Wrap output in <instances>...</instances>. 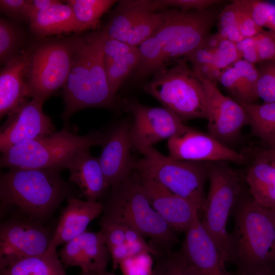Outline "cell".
Wrapping results in <instances>:
<instances>
[{"label":"cell","mask_w":275,"mask_h":275,"mask_svg":"<svg viewBox=\"0 0 275 275\" xmlns=\"http://www.w3.org/2000/svg\"><path fill=\"white\" fill-rule=\"evenodd\" d=\"M249 152L254 158H261L275 164V148H270L266 149L251 148Z\"/></svg>","instance_id":"46"},{"label":"cell","mask_w":275,"mask_h":275,"mask_svg":"<svg viewBox=\"0 0 275 275\" xmlns=\"http://www.w3.org/2000/svg\"><path fill=\"white\" fill-rule=\"evenodd\" d=\"M29 29L38 39L54 35L79 33L71 6L63 2L33 14L29 18Z\"/></svg>","instance_id":"24"},{"label":"cell","mask_w":275,"mask_h":275,"mask_svg":"<svg viewBox=\"0 0 275 275\" xmlns=\"http://www.w3.org/2000/svg\"><path fill=\"white\" fill-rule=\"evenodd\" d=\"M25 30L17 22L1 17L0 63L4 65L18 56L28 45Z\"/></svg>","instance_id":"30"},{"label":"cell","mask_w":275,"mask_h":275,"mask_svg":"<svg viewBox=\"0 0 275 275\" xmlns=\"http://www.w3.org/2000/svg\"><path fill=\"white\" fill-rule=\"evenodd\" d=\"M198 77L206 94L209 134L228 146L249 124L246 113L240 103L223 94L216 82Z\"/></svg>","instance_id":"13"},{"label":"cell","mask_w":275,"mask_h":275,"mask_svg":"<svg viewBox=\"0 0 275 275\" xmlns=\"http://www.w3.org/2000/svg\"><path fill=\"white\" fill-rule=\"evenodd\" d=\"M61 170L10 168L1 173V211L14 206L37 222L50 216L62 201L71 196Z\"/></svg>","instance_id":"4"},{"label":"cell","mask_w":275,"mask_h":275,"mask_svg":"<svg viewBox=\"0 0 275 275\" xmlns=\"http://www.w3.org/2000/svg\"><path fill=\"white\" fill-rule=\"evenodd\" d=\"M232 2L237 11L238 29L244 38L253 37L264 30L255 22L242 0Z\"/></svg>","instance_id":"39"},{"label":"cell","mask_w":275,"mask_h":275,"mask_svg":"<svg viewBox=\"0 0 275 275\" xmlns=\"http://www.w3.org/2000/svg\"><path fill=\"white\" fill-rule=\"evenodd\" d=\"M80 275H99V274H95V273H84V272H81Z\"/></svg>","instance_id":"49"},{"label":"cell","mask_w":275,"mask_h":275,"mask_svg":"<svg viewBox=\"0 0 275 275\" xmlns=\"http://www.w3.org/2000/svg\"><path fill=\"white\" fill-rule=\"evenodd\" d=\"M168 253V258L164 264L165 275H200L178 252Z\"/></svg>","instance_id":"41"},{"label":"cell","mask_w":275,"mask_h":275,"mask_svg":"<svg viewBox=\"0 0 275 275\" xmlns=\"http://www.w3.org/2000/svg\"><path fill=\"white\" fill-rule=\"evenodd\" d=\"M38 222L31 219H11L1 224V270L20 259L47 252L52 235Z\"/></svg>","instance_id":"11"},{"label":"cell","mask_w":275,"mask_h":275,"mask_svg":"<svg viewBox=\"0 0 275 275\" xmlns=\"http://www.w3.org/2000/svg\"><path fill=\"white\" fill-rule=\"evenodd\" d=\"M76 34L41 38L28 47L26 83L29 97L43 103L63 88L68 77Z\"/></svg>","instance_id":"9"},{"label":"cell","mask_w":275,"mask_h":275,"mask_svg":"<svg viewBox=\"0 0 275 275\" xmlns=\"http://www.w3.org/2000/svg\"><path fill=\"white\" fill-rule=\"evenodd\" d=\"M138 151L143 157L135 161L133 170L139 175L154 180L174 194L191 202L199 211L204 212L207 201L204 186L210 164L173 159L153 146Z\"/></svg>","instance_id":"7"},{"label":"cell","mask_w":275,"mask_h":275,"mask_svg":"<svg viewBox=\"0 0 275 275\" xmlns=\"http://www.w3.org/2000/svg\"><path fill=\"white\" fill-rule=\"evenodd\" d=\"M80 34L76 35L70 71L63 87L65 123L80 109L109 108L115 101L105 69V34L102 30Z\"/></svg>","instance_id":"2"},{"label":"cell","mask_w":275,"mask_h":275,"mask_svg":"<svg viewBox=\"0 0 275 275\" xmlns=\"http://www.w3.org/2000/svg\"><path fill=\"white\" fill-rule=\"evenodd\" d=\"M28 47L1 69V118L8 115L29 97L26 83Z\"/></svg>","instance_id":"22"},{"label":"cell","mask_w":275,"mask_h":275,"mask_svg":"<svg viewBox=\"0 0 275 275\" xmlns=\"http://www.w3.org/2000/svg\"><path fill=\"white\" fill-rule=\"evenodd\" d=\"M126 108L133 117L130 134L132 147L138 150L169 139L190 128L164 107L148 106L131 100L127 102Z\"/></svg>","instance_id":"12"},{"label":"cell","mask_w":275,"mask_h":275,"mask_svg":"<svg viewBox=\"0 0 275 275\" xmlns=\"http://www.w3.org/2000/svg\"><path fill=\"white\" fill-rule=\"evenodd\" d=\"M163 17V10L147 13L130 31L125 42L131 46L139 47L155 32L161 25Z\"/></svg>","instance_id":"32"},{"label":"cell","mask_w":275,"mask_h":275,"mask_svg":"<svg viewBox=\"0 0 275 275\" xmlns=\"http://www.w3.org/2000/svg\"><path fill=\"white\" fill-rule=\"evenodd\" d=\"M235 45L240 59L255 65L259 63L254 37L244 38Z\"/></svg>","instance_id":"44"},{"label":"cell","mask_w":275,"mask_h":275,"mask_svg":"<svg viewBox=\"0 0 275 275\" xmlns=\"http://www.w3.org/2000/svg\"><path fill=\"white\" fill-rule=\"evenodd\" d=\"M208 178L209 190L201 224L225 263L228 261L230 236L227 225L240 195V178L235 171L222 162L210 164Z\"/></svg>","instance_id":"10"},{"label":"cell","mask_w":275,"mask_h":275,"mask_svg":"<svg viewBox=\"0 0 275 275\" xmlns=\"http://www.w3.org/2000/svg\"><path fill=\"white\" fill-rule=\"evenodd\" d=\"M130 128V125L122 124L105 135L101 153L98 157L112 188L122 183L133 170L135 160L130 152L133 147Z\"/></svg>","instance_id":"18"},{"label":"cell","mask_w":275,"mask_h":275,"mask_svg":"<svg viewBox=\"0 0 275 275\" xmlns=\"http://www.w3.org/2000/svg\"><path fill=\"white\" fill-rule=\"evenodd\" d=\"M105 138L100 131L79 135L64 127L48 135L16 144L2 153L1 167L62 170L80 151L102 146Z\"/></svg>","instance_id":"6"},{"label":"cell","mask_w":275,"mask_h":275,"mask_svg":"<svg viewBox=\"0 0 275 275\" xmlns=\"http://www.w3.org/2000/svg\"><path fill=\"white\" fill-rule=\"evenodd\" d=\"M0 275H67L57 251L20 259L1 270Z\"/></svg>","instance_id":"27"},{"label":"cell","mask_w":275,"mask_h":275,"mask_svg":"<svg viewBox=\"0 0 275 275\" xmlns=\"http://www.w3.org/2000/svg\"><path fill=\"white\" fill-rule=\"evenodd\" d=\"M43 103L27 99L8 114L0 131V150L48 135L56 131L50 118L42 110Z\"/></svg>","instance_id":"14"},{"label":"cell","mask_w":275,"mask_h":275,"mask_svg":"<svg viewBox=\"0 0 275 275\" xmlns=\"http://www.w3.org/2000/svg\"><path fill=\"white\" fill-rule=\"evenodd\" d=\"M256 65L239 59L225 69L218 80L239 103H253L257 98Z\"/></svg>","instance_id":"26"},{"label":"cell","mask_w":275,"mask_h":275,"mask_svg":"<svg viewBox=\"0 0 275 275\" xmlns=\"http://www.w3.org/2000/svg\"><path fill=\"white\" fill-rule=\"evenodd\" d=\"M219 0H155L158 11L176 9L184 12L190 11H204L220 3Z\"/></svg>","instance_id":"38"},{"label":"cell","mask_w":275,"mask_h":275,"mask_svg":"<svg viewBox=\"0 0 275 275\" xmlns=\"http://www.w3.org/2000/svg\"><path fill=\"white\" fill-rule=\"evenodd\" d=\"M71 7L79 33L97 30L103 15L118 1L115 0H68Z\"/></svg>","instance_id":"29"},{"label":"cell","mask_w":275,"mask_h":275,"mask_svg":"<svg viewBox=\"0 0 275 275\" xmlns=\"http://www.w3.org/2000/svg\"><path fill=\"white\" fill-rule=\"evenodd\" d=\"M58 255L66 267L78 266L81 272L99 275L106 271L111 257L100 230L85 231L64 244Z\"/></svg>","instance_id":"17"},{"label":"cell","mask_w":275,"mask_h":275,"mask_svg":"<svg viewBox=\"0 0 275 275\" xmlns=\"http://www.w3.org/2000/svg\"><path fill=\"white\" fill-rule=\"evenodd\" d=\"M62 2L59 0H30L29 6V18L33 14L47 9Z\"/></svg>","instance_id":"45"},{"label":"cell","mask_w":275,"mask_h":275,"mask_svg":"<svg viewBox=\"0 0 275 275\" xmlns=\"http://www.w3.org/2000/svg\"><path fill=\"white\" fill-rule=\"evenodd\" d=\"M216 34L235 44L244 38L238 29L237 11L233 2L226 6L219 14Z\"/></svg>","instance_id":"34"},{"label":"cell","mask_w":275,"mask_h":275,"mask_svg":"<svg viewBox=\"0 0 275 275\" xmlns=\"http://www.w3.org/2000/svg\"><path fill=\"white\" fill-rule=\"evenodd\" d=\"M236 275H275V268L265 269L247 274Z\"/></svg>","instance_id":"47"},{"label":"cell","mask_w":275,"mask_h":275,"mask_svg":"<svg viewBox=\"0 0 275 275\" xmlns=\"http://www.w3.org/2000/svg\"><path fill=\"white\" fill-rule=\"evenodd\" d=\"M169 156L192 161H231L242 164L247 157L223 144L209 134L190 127L185 132L168 139Z\"/></svg>","instance_id":"15"},{"label":"cell","mask_w":275,"mask_h":275,"mask_svg":"<svg viewBox=\"0 0 275 275\" xmlns=\"http://www.w3.org/2000/svg\"><path fill=\"white\" fill-rule=\"evenodd\" d=\"M246 180L248 183H259L275 185V164L261 158H255L249 168Z\"/></svg>","instance_id":"36"},{"label":"cell","mask_w":275,"mask_h":275,"mask_svg":"<svg viewBox=\"0 0 275 275\" xmlns=\"http://www.w3.org/2000/svg\"><path fill=\"white\" fill-rule=\"evenodd\" d=\"M253 199L261 206L271 210L275 209V185L249 184Z\"/></svg>","instance_id":"43"},{"label":"cell","mask_w":275,"mask_h":275,"mask_svg":"<svg viewBox=\"0 0 275 275\" xmlns=\"http://www.w3.org/2000/svg\"><path fill=\"white\" fill-rule=\"evenodd\" d=\"M244 108L252 133L270 148L275 147V102L239 103Z\"/></svg>","instance_id":"28"},{"label":"cell","mask_w":275,"mask_h":275,"mask_svg":"<svg viewBox=\"0 0 275 275\" xmlns=\"http://www.w3.org/2000/svg\"><path fill=\"white\" fill-rule=\"evenodd\" d=\"M139 176L150 204L173 230L184 232L199 217V210L191 202L151 178Z\"/></svg>","instance_id":"16"},{"label":"cell","mask_w":275,"mask_h":275,"mask_svg":"<svg viewBox=\"0 0 275 275\" xmlns=\"http://www.w3.org/2000/svg\"><path fill=\"white\" fill-rule=\"evenodd\" d=\"M273 210V211H274V212L275 213V209H274V210Z\"/></svg>","instance_id":"50"},{"label":"cell","mask_w":275,"mask_h":275,"mask_svg":"<svg viewBox=\"0 0 275 275\" xmlns=\"http://www.w3.org/2000/svg\"><path fill=\"white\" fill-rule=\"evenodd\" d=\"M103 205L99 223H113L132 228L161 245L166 253L178 242L174 230L153 209L143 190L136 172L118 186Z\"/></svg>","instance_id":"5"},{"label":"cell","mask_w":275,"mask_h":275,"mask_svg":"<svg viewBox=\"0 0 275 275\" xmlns=\"http://www.w3.org/2000/svg\"><path fill=\"white\" fill-rule=\"evenodd\" d=\"M179 252L200 275H229L219 251L199 217L184 232Z\"/></svg>","instance_id":"19"},{"label":"cell","mask_w":275,"mask_h":275,"mask_svg":"<svg viewBox=\"0 0 275 275\" xmlns=\"http://www.w3.org/2000/svg\"><path fill=\"white\" fill-rule=\"evenodd\" d=\"M273 148H275V147H273Z\"/></svg>","instance_id":"51"},{"label":"cell","mask_w":275,"mask_h":275,"mask_svg":"<svg viewBox=\"0 0 275 275\" xmlns=\"http://www.w3.org/2000/svg\"><path fill=\"white\" fill-rule=\"evenodd\" d=\"M107 79L112 94L116 95L125 79L135 70L140 61L138 47L131 51L120 55L104 56Z\"/></svg>","instance_id":"31"},{"label":"cell","mask_w":275,"mask_h":275,"mask_svg":"<svg viewBox=\"0 0 275 275\" xmlns=\"http://www.w3.org/2000/svg\"><path fill=\"white\" fill-rule=\"evenodd\" d=\"M65 168L70 172L69 180L79 186L87 201L97 202L110 187L98 158L89 149L77 153Z\"/></svg>","instance_id":"23"},{"label":"cell","mask_w":275,"mask_h":275,"mask_svg":"<svg viewBox=\"0 0 275 275\" xmlns=\"http://www.w3.org/2000/svg\"><path fill=\"white\" fill-rule=\"evenodd\" d=\"M103 211V205L98 201H84L69 197L67 205L60 214L47 252H56L59 245L66 243L86 231L90 223Z\"/></svg>","instance_id":"21"},{"label":"cell","mask_w":275,"mask_h":275,"mask_svg":"<svg viewBox=\"0 0 275 275\" xmlns=\"http://www.w3.org/2000/svg\"><path fill=\"white\" fill-rule=\"evenodd\" d=\"M254 39L259 63L275 61V32L264 30Z\"/></svg>","instance_id":"42"},{"label":"cell","mask_w":275,"mask_h":275,"mask_svg":"<svg viewBox=\"0 0 275 275\" xmlns=\"http://www.w3.org/2000/svg\"><path fill=\"white\" fill-rule=\"evenodd\" d=\"M234 227L230 233L228 261L237 274L275 268V213L253 198L236 204Z\"/></svg>","instance_id":"3"},{"label":"cell","mask_w":275,"mask_h":275,"mask_svg":"<svg viewBox=\"0 0 275 275\" xmlns=\"http://www.w3.org/2000/svg\"><path fill=\"white\" fill-rule=\"evenodd\" d=\"M30 0H1V12L16 22H29Z\"/></svg>","instance_id":"40"},{"label":"cell","mask_w":275,"mask_h":275,"mask_svg":"<svg viewBox=\"0 0 275 275\" xmlns=\"http://www.w3.org/2000/svg\"><path fill=\"white\" fill-rule=\"evenodd\" d=\"M162 10L161 25L138 47L140 61L134 70L136 78L154 74L172 62L187 58L210 35L218 18L210 9L187 12L176 9Z\"/></svg>","instance_id":"1"},{"label":"cell","mask_w":275,"mask_h":275,"mask_svg":"<svg viewBox=\"0 0 275 275\" xmlns=\"http://www.w3.org/2000/svg\"><path fill=\"white\" fill-rule=\"evenodd\" d=\"M154 272L155 273L154 274V275H165L164 265L163 267L161 268L159 270L156 271V272L154 271ZM100 275H116V274L113 272H109L106 271L104 273Z\"/></svg>","instance_id":"48"},{"label":"cell","mask_w":275,"mask_h":275,"mask_svg":"<svg viewBox=\"0 0 275 275\" xmlns=\"http://www.w3.org/2000/svg\"><path fill=\"white\" fill-rule=\"evenodd\" d=\"M257 24L275 32V4L262 0H242Z\"/></svg>","instance_id":"35"},{"label":"cell","mask_w":275,"mask_h":275,"mask_svg":"<svg viewBox=\"0 0 275 275\" xmlns=\"http://www.w3.org/2000/svg\"><path fill=\"white\" fill-rule=\"evenodd\" d=\"M150 254L142 253L124 260L120 264L123 275H153Z\"/></svg>","instance_id":"37"},{"label":"cell","mask_w":275,"mask_h":275,"mask_svg":"<svg viewBox=\"0 0 275 275\" xmlns=\"http://www.w3.org/2000/svg\"><path fill=\"white\" fill-rule=\"evenodd\" d=\"M256 66L258 71L256 86L258 98L264 103L275 102V61L260 62Z\"/></svg>","instance_id":"33"},{"label":"cell","mask_w":275,"mask_h":275,"mask_svg":"<svg viewBox=\"0 0 275 275\" xmlns=\"http://www.w3.org/2000/svg\"><path fill=\"white\" fill-rule=\"evenodd\" d=\"M187 61L186 58L181 59L173 65L159 70L144 86L147 93L183 122L207 119L204 85L188 67Z\"/></svg>","instance_id":"8"},{"label":"cell","mask_w":275,"mask_h":275,"mask_svg":"<svg viewBox=\"0 0 275 275\" xmlns=\"http://www.w3.org/2000/svg\"><path fill=\"white\" fill-rule=\"evenodd\" d=\"M158 11L155 1H120L102 30L106 37L125 42L130 31L147 13Z\"/></svg>","instance_id":"25"},{"label":"cell","mask_w":275,"mask_h":275,"mask_svg":"<svg viewBox=\"0 0 275 275\" xmlns=\"http://www.w3.org/2000/svg\"><path fill=\"white\" fill-rule=\"evenodd\" d=\"M198 77L217 82L222 73L240 59L235 44L210 34L187 58Z\"/></svg>","instance_id":"20"}]
</instances>
